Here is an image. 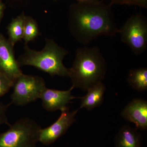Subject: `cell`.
Listing matches in <instances>:
<instances>
[{"label":"cell","mask_w":147,"mask_h":147,"mask_svg":"<svg viewBox=\"0 0 147 147\" xmlns=\"http://www.w3.org/2000/svg\"><path fill=\"white\" fill-rule=\"evenodd\" d=\"M125 120L135 125L137 129H147V101L144 99L135 98L129 102L121 113Z\"/></svg>","instance_id":"obj_10"},{"label":"cell","mask_w":147,"mask_h":147,"mask_svg":"<svg viewBox=\"0 0 147 147\" xmlns=\"http://www.w3.org/2000/svg\"><path fill=\"white\" fill-rule=\"evenodd\" d=\"M54 1H60V0H53Z\"/></svg>","instance_id":"obj_21"},{"label":"cell","mask_w":147,"mask_h":147,"mask_svg":"<svg viewBox=\"0 0 147 147\" xmlns=\"http://www.w3.org/2000/svg\"><path fill=\"white\" fill-rule=\"evenodd\" d=\"M106 87L102 82H99L89 88L86 91V94L81 99V104L79 109L85 108L91 111L102 105L104 100V93Z\"/></svg>","instance_id":"obj_12"},{"label":"cell","mask_w":147,"mask_h":147,"mask_svg":"<svg viewBox=\"0 0 147 147\" xmlns=\"http://www.w3.org/2000/svg\"><path fill=\"white\" fill-rule=\"evenodd\" d=\"M111 4L135 5L147 8V0H110Z\"/></svg>","instance_id":"obj_17"},{"label":"cell","mask_w":147,"mask_h":147,"mask_svg":"<svg viewBox=\"0 0 147 147\" xmlns=\"http://www.w3.org/2000/svg\"><path fill=\"white\" fill-rule=\"evenodd\" d=\"M72 86L86 91L105 79L107 65L98 46L77 48L72 66L68 68Z\"/></svg>","instance_id":"obj_2"},{"label":"cell","mask_w":147,"mask_h":147,"mask_svg":"<svg viewBox=\"0 0 147 147\" xmlns=\"http://www.w3.org/2000/svg\"><path fill=\"white\" fill-rule=\"evenodd\" d=\"M5 9V5L3 3L2 0H0V22L3 15Z\"/></svg>","instance_id":"obj_19"},{"label":"cell","mask_w":147,"mask_h":147,"mask_svg":"<svg viewBox=\"0 0 147 147\" xmlns=\"http://www.w3.org/2000/svg\"><path fill=\"white\" fill-rule=\"evenodd\" d=\"M69 52L59 46L54 40L45 39V44L40 51L32 50L25 44L24 52L17 59L20 67L32 66L50 76L69 77L68 68L63 61Z\"/></svg>","instance_id":"obj_3"},{"label":"cell","mask_w":147,"mask_h":147,"mask_svg":"<svg viewBox=\"0 0 147 147\" xmlns=\"http://www.w3.org/2000/svg\"><path fill=\"white\" fill-rule=\"evenodd\" d=\"M127 81L129 84L137 91L147 90V68L133 69L129 71Z\"/></svg>","instance_id":"obj_14"},{"label":"cell","mask_w":147,"mask_h":147,"mask_svg":"<svg viewBox=\"0 0 147 147\" xmlns=\"http://www.w3.org/2000/svg\"><path fill=\"white\" fill-rule=\"evenodd\" d=\"M13 82L0 71V97L8 92L13 86Z\"/></svg>","instance_id":"obj_16"},{"label":"cell","mask_w":147,"mask_h":147,"mask_svg":"<svg viewBox=\"0 0 147 147\" xmlns=\"http://www.w3.org/2000/svg\"><path fill=\"white\" fill-rule=\"evenodd\" d=\"M40 35L38 25L35 19L31 16H26L24 23L23 39L25 44L33 41Z\"/></svg>","instance_id":"obj_15"},{"label":"cell","mask_w":147,"mask_h":147,"mask_svg":"<svg viewBox=\"0 0 147 147\" xmlns=\"http://www.w3.org/2000/svg\"><path fill=\"white\" fill-rule=\"evenodd\" d=\"M136 128L123 125L116 135L115 147H142L143 137Z\"/></svg>","instance_id":"obj_11"},{"label":"cell","mask_w":147,"mask_h":147,"mask_svg":"<svg viewBox=\"0 0 147 147\" xmlns=\"http://www.w3.org/2000/svg\"><path fill=\"white\" fill-rule=\"evenodd\" d=\"M79 110L69 111L68 109L61 112L55 123L46 128L40 129L39 142L44 146H50L64 135L76 121L75 117Z\"/></svg>","instance_id":"obj_7"},{"label":"cell","mask_w":147,"mask_h":147,"mask_svg":"<svg viewBox=\"0 0 147 147\" xmlns=\"http://www.w3.org/2000/svg\"><path fill=\"white\" fill-rule=\"evenodd\" d=\"M26 16L23 12L16 18H13L7 27L8 40L13 46L23 39Z\"/></svg>","instance_id":"obj_13"},{"label":"cell","mask_w":147,"mask_h":147,"mask_svg":"<svg viewBox=\"0 0 147 147\" xmlns=\"http://www.w3.org/2000/svg\"><path fill=\"white\" fill-rule=\"evenodd\" d=\"M112 5L99 0L70 6L69 29L77 42L86 46L98 37H113L118 34Z\"/></svg>","instance_id":"obj_1"},{"label":"cell","mask_w":147,"mask_h":147,"mask_svg":"<svg viewBox=\"0 0 147 147\" xmlns=\"http://www.w3.org/2000/svg\"><path fill=\"white\" fill-rule=\"evenodd\" d=\"M12 88L11 103L24 106L40 99L46 87L42 77L22 73L14 80Z\"/></svg>","instance_id":"obj_6"},{"label":"cell","mask_w":147,"mask_h":147,"mask_svg":"<svg viewBox=\"0 0 147 147\" xmlns=\"http://www.w3.org/2000/svg\"><path fill=\"white\" fill-rule=\"evenodd\" d=\"M0 71L13 82L23 73L15 57L14 46L1 33Z\"/></svg>","instance_id":"obj_8"},{"label":"cell","mask_w":147,"mask_h":147,"mask_svg":"<svg viewBox=\"0 0 147 147\" xmlns=\"http://www.w3.org/2000/svg\"><path fill=\"white\" fill-rule=\"evenodd\" d=\"M9 105L10 104H5L2 102H0V125L5 124L10 126L7 115Z\"/></svg>","instance_id":"obj_18"},{"label":"cell","mask_w":147,"mask_h":147,"mask_svg":"<svg viewBox=\"0 0 147 147\" xmlns=\"http://www.w3.org/2000/svg\"><path fill=\"white\" fill-rule=\"evenodd\" d=\"M121 40L130 47L134 55L144 53L147 47V20L141 13L129 17L119 29Z\"/></svg>","instance_id":"obj_5"},{"label":"cell","mask_w":147,"mask_h":147,"mask_svg":"<svg viewBox=\"0 0 147 147\" xmlns=\"http://www.w3.org/2000/svg\"><path fill=\"white\" fill-rule=\"evenodd\" d=\"M9 127L0 133V147H36L41 129L36 122L22 118Z\"/></svg>","instance_id":"obj_4"},{"label":"cell","mask_w":147,"mask_h":147,"mask_svg":"<svg viewBox=\"0 0 147 147\" xmlns=\"http://www.w3.org/2000/svg\"><path fill=\"white\" fill-rule=\"evenodd\" d=\"M76 1L77 2L88 3L95 2L98 1L99 0H76Z\"/></svg>","instance_id":"obj_20"},{"label":"cell","mask_w":147,"mask_h":147,"mask_svg":"<svg viewBox=\"0 0 147 147\" xmlns=\"http://www.w3.org/2000/svg\"><path fill=\"white\" fill-rule=\"evenodd\" d=\"M72 86L67 90L52 89L46 88L41 95L43 108L48 112H55L60 110L61 112L69 109L67 105L77 97L71 94L74 89Z\"/></svg>","instance_id":"obj_9"}]
</instances>
